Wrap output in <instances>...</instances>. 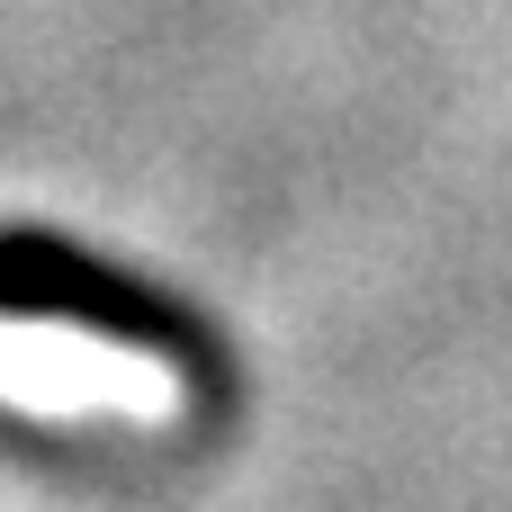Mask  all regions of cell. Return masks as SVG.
Masks as SVG:
<instances>
[{
  "label": "cell",
  "instance_id": "cell-1",
  "mask_svg": "<svg viewBox=\"0 0 512 512\" xmlns=\"http://www.w3.org/2000/svg\"><path fill=\"white\" fill-rule=\"evenodd\" d=\"M0 315L81 324V333H99V342L180 360L198 387H207V369H216L207 324H198L171 288H144V279H126L117 261H90V252H72V243L45 234V225H0Z\"/></svg>",
  "mask_w": 512,
  "mask_h": 512
}]
</instances>
